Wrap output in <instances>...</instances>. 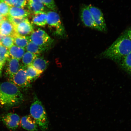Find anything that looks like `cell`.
Instances as JSON below:
<instances>
[{"label": "cell", "mask_w": 131, "mask_h": 131, "mask_svg": "<svg viewBox=\"0 0 131 131\" xmlns=\"http://www.w3.org/2000/svg\"><path fill=\"white\" fill-rule=\"evenodd\" d=\"M131 52V40L125 32L108 48L99 55V58L109 59L119 63L124 57Z\"/></svg>", "instance_id": "6da1fadb"}, {"label": "cell", "mask_w": 131, "mask_h": 131, "mask_svg": "<svg viewBox=\"0 0 131 131\" xmlns=\"http://www.w3.org/2000/svg\"><path fill=\"white\" fill-rule=\"evenodd\" d=\"M23 100V96L19 88L10 82L0 83V104L10 107L19 104Z\"/></svg>", "instance_id": "7a4b0ae2"}, {"label": "cell", "mask_w": 131, "mask_h": 131, "mask_svg": "<svg viewBox=\"0 0 131 131\" xmlns=\"http://www.w3.org/2000/svg\"><path fill=\"white\" fill-rule=\"evenodd\" d=\"M30 113L41 131H47L48 129L49 121L47 113L42 102L35 95L30 107Z\"/></svg>", "instance_id": "3957f363"}, {"label": "cell", "mask_w": 131, "mask_h": 131, "mask_svg": "<svg viewBox=\"0 0 131 131\" xmlns=\"http://www.w3.org/2000/svg\"><path fill=\"white\" fill-rule=\"evenodd\" d=\"M30 41L40 46L49 47L53 40L45 31L40 29L34 31L29 36Z\"/></svg>", "instance_id": "277c9868"}, {"label": "cell", "mask_w": 131, "mask_h": 131, "mask_svg": "<svg viewBox=\"0 0 131 131\" xmlns=\"http://www.w3.org/2000/svg\"><path fill=\"white\" fill-rule=\"evenodd\" d=\"M19 88L27 90L31 86L30 82L28 78L26 68L24 66H20L18 71L10 81Z\"/></svg>", "instance_id": "5b68a950"}, {"label": "cell", "mask_w": 131, "mask_h": 131, "mask_svg": "<svg viewBox=\"0 0 131 131\" xmlns=\"http://www.w3.org/2000/svg\"><path fill=\"white\" fill-rule=\"evenodd\" d=\"M88 6L99 31L106 32L107 27L102 11L99 8L91 5Z\"/></svg>", "instance_id": "8992f818"}, {"label": "cell", "mask_w": 131, "mask_h": 131, "mask_svg": "<svg viewBox=\"0 0 131 131\" xmlns=\"http://www.w3.org/2000/svg\"><path fill=\"white\" fill-rule=\"evenodd\" d=\"M1 121L9 130L15 131L18 127L20 121L18 115L13 113H8L1 117Z\"/></svg>", "instance_id": "52a82bcc"}, {"label": "cell", "mask_w": 131, "mask_h": 131, "mask_svg": "<svg viewBox=\"0 0 131 131\" xmlns=\"http://www.w3.org/2000/svg\"><path fill=\"white\" fill-rule=\"evenodd\" d=\"M80 16L82 22L86 27L99 31L88 6L84 5L81 8Z\"/></svg>", "instance_id": "ba28073f"}, {"label": "cell", "mask_w": 131, "mask_h": 131, "mask_svg": "<svg viewBox=\"0 0 131 131\" xmlns=\"http://www.w3.org/2000/svg\"><path fill=\"white\" fill-rule=\"evenodd\" d=\"M47 14V24L55 28L58 33H61L64 29L59 16L54 11H50Z\"/></svg>", "instance_id": "9c48e42d"}, {"label": "cell", "mask_w": 131, "mask_h": 131, "mask_svg": "<svg viewBox=\"0 0 131 131\" xmlns=\"http://www.w3.org/2000/svg\"><path fill=\"white\" fill-rule=\"evenodd\" d=\"M6 63L5 73L6 76L10 81L18 71L20 68V64L19 60L11 57L8 59Z\"/></svg>", "instance_id": "30bf717a"}, {"label": "cell", "mask_w": 131, "mask_h": 131, "mask_svg": "<svg viewBox=\"0 0 131 131\" xmlns=\"http://www.w3.org/2000/svg\"><path fill=\"white\" fill-rule=\"evenodd\" d=\"M14 27L16 33L21 35L27 36L34 31L33 27L28 19Z\"/></svg>", "instance_id": "8fae6325"}, {"label": "cell", "mask_w": 131, "mask_h": 131, "mask_svg": "<svg viewBox=\"0 0 131 131\" xmlns=\"http://www.w3.org/2000/svg\"><path fill=\"white\" fill-rule=\"evenodd\" d=\"M20 122L21 126L25 130L29 131L38 130V126L35 119L30 115L24 116Z\"/></svg>", "instance_id": "7c38bea8"}, {"label": "cell", "mask_w": 131, "mask_h": 131, "mask_svg": "<svg viewBox=\"0 0 131 131\" xmlns=\"http://www.w3.org/2000/svg\"><path fill=\"white\" fill-rule=\"evenodd\" d=\"M15 33L14 26L7 17H5L0 23V34L4 36H12Z\"/></svg>", "instance_id": "4fadbf2b"}, {"label": "cell", "mask_w": 131, "mask_h": 131, "mask_svg": "<svg viewBox=\"0 0 131 131\" xmlns=\"http://www.w3.org/2000/svg\"><path fill=\"white\" fill-rule=\"evenodd\" d=\"M28 6L29 12L35 14L43 12L45 9L41 0H28Z\"/></svg>", "instance_id": "5bb4252c"}, {"label": "cell", "mask_w": 131, "mask_h": 131, "mask_svg": "<svg viewBox=\"0 0 131 131\" xmlns=\"http://www.w3.org/2000/svg\"><path fill=\"white\" fill-rule=\"evenodd\" d=\"M30 14L29 10L21 8L11 6L10 8L9 16L12 17L27 18Z\"/></svg>", "instance_id": "9a60e30c"}, {"label": "cell", "mask_w": 131, "mask_h": 131, "mask_svg": "<svg viewBox=\"0 0 131 131\" xmlns=\"http://www.w3.org/2000/svg\"><path fill=\"white\" fill-rule=\"evenodd\" d=\"M12 37L14 38V43L15 45L21 48H25L30 41L29 36L21 35L15 33Z\"/></svg>", "instance_id": "2e32d148"}, {"label": "cell", "mask_w": 131, "mask_h": 131, "mask_svg": "<svg viewBox=\"0 0 131 131\" xmlns=\"http://www.w3.org/2000/svg\"><path fill=\"white\" fill-rule=\"evenodd\" d=\"M31 65L38 71L42 73L48 67V62L43 57L38 56L34 60Z\"/></svg>", "instance_id": "e0dca14e"}, {"label": "cell", "mask_w": 131, "mask_h": 131, "mask_svg": "<svg viewBox=\"0 0 131 131\" xmlns=\"http://www.w3.org/2000/svg\"><path fill=\"white\" fill-rule=\"evenodd\" d=\"M9 50V55L11 57L19 60L22 58L25 53L26 49L14 45Z\"/></svg>", "instance_id": "ac0fdd59"}, {"label": "cell", "mask_w": 131, "mask_h": 131, "mask_svg": "<svg viewBox=\"0 0 131 131\" xmlns=\"http://www.w3.org/2000/svg\"><path fill=\"white\" fill-rule=\"evenodd\" d=\"M49 48V47H48L40 46L33 43L30 41L25 49L28 52L36 54L39 55V54L45 51Z\"/></svg>", "instance_id": "d6986e66"}, {"label": "cell", "mask_w": 131, "mask_h": 131, "mask_svg": "<svg viewBox=\"0 0 131 131\" xmlns=\"http://www.w3.org/2000/svg\"><path fill=\"white\" fill-rule=\"evenodd\" d=\"M35 15L32 19L34 24L40 27H44L47 24L46 13L43 12Z\"/></svg>", "instance_id": "ffe728a7"}, {"label": "cell", "mask_w": 131, "mask_h": 131, "mask_svg": "<svg viewBox=\"0 0 131 131\" xmlns=\"http://www.w3.org/2000/svg\"><path fill=\"white\" fill-rule=\"evenodd\" d=\"M26 71L28 78L30 82L35 81L42 73L38 71L32 65L26 68Z\"/></svg>", "instance_id": "44dd1931"}, {"label": "cell", "mask_w": 131, "mask_h": 131, "mask_svg": "<svg viewBox=\"0 0 131 131\" xmlns=\"http://www.w3.org/2000/svg\"><path fill=\"white\" fill-rule=\"evenodd\" d=\"M119 64L122 69L131 76V52L124 57Z\"/></svg>", "instance_id": "7402d4cb"}, {"label": "cell", "mask_w": 131, "mask_h": 131, "mask_svg": "<svg viewBox=\"0 0 131 131\" xmlns=\"http://www.w3.org/2000/svg\"><path fill=\"white\" fill-rule=\"evenodd\" d=\"M39 56V54H36L28 51L26 52L22 58L24 66L26 68L29 66L31 65L34 60Z\"/></svg>", "instance_id": "603a6c76"}, {"label": "cell", "mask_w": 131, "mask_h": 131, "mask_svg": "<svg viewBox=\"0 0 131 131\" xmlns=\"http://www.w3.org/2000/svg\"><path fill=\"white\" fill-rule=\"evenodd\" d=\"M10 57L9 49L2 45L0 46V63L3 66Z\"/></svg>", "instance_id": "cb8c5ba5"}, {"label": "cell", "mask_w": 131, "mask_h": 131, "mask_svg": "<svg viewBox=\"0 0 131 131\" xmlns=\"http://www.w3.org/2000/svg\"><path fill=\"white\" fill-rule=\"evenodd\" d=\"M10 7L3 0H0V14L3 17H6L9 16Z\"/></svg>", "instance_id": "d4e9b609"}, {"label": "cell", "mask_w": 131, "mask_h": 131, "mask_svg": "<svg viewBox=\"0 0 131 131\" xmlns=\"http://www.w3.org/2000/svg\"><path fill=\"white\" fill-rule=\"evenodd\" d=\"M1 42L2 45L9 49L14 44V38L11 36L4 37Z\"/></svg>", "instance_id": "484cf974"}, {"label": "cell", "mask_w": 131, "mask_h": 131, "mask_svg": "<svg viewBox=\"0 0 131 131\" xmlns=\"http://www.w3.org/2000/svg\"><path fill=\"white\" fill-rule=\"evenodd\" d=\"M6 17L10 21L14 27L18 25L27 19V18L12 17L9 16H8Z\"/></svg>", "instance_id": "4316f807"}, {"label": "cell", "mask_w": 131, "mask_h": 131, "mask_svg": "<svg viewBox=\"0 0 131 131\" xmlns=\"http://www.w3.org/2000/svg\"><path fill=\"white\" fill-rule=\"evenodd\" d=\"M43 5L54 11H56L57 7L54 0H41Z\"/></svg>", "instance_id": "83f0119b"}, {"label": "cell", "mask_w": 131, "mask_h": 131, "mask_svg": "<svg viewBox=\"0 0 131 131\" xmlns=\"http://www.w3.org/2000/svg\"><path fill=\"white\" fill-rule=\"evenodd\" d=\"M13 6L24 8L27 4V0H11Z\"/></svg>", "instance_id": "f1b7e54d"}, {"label": "cell", "mask_w": 131, "mask_h": 131, "mask_svg": "<svg viewBox=\"0 0 131 131\" xmlns=\"http://www.w3.org/2000/svg\"><path fill=\"white\" fill-rule=\"evenodd\" d=\"M125 32L127 36L131 40V27L128 29Z\"/></svg>", "instance_id": "f546056e"}, {"label": "cell", "mask_w": 131, "mask_h": 131, "mask_svg": "<svg viewBox=\"0 0 131 131\" xmlns=\"http://www.w3.org/2000/svg\"><path fill=\"white\" fill-rule=\"evenodd\" d=\"M3 1L9 5L10 7L13 6L12 3H11V0H3Z\"/></svg>", "instance_id": "4dcf8cb0"}, {"label": "cell", "mask_w": 131, "mask_h": 131, "mask_svg": "<svg viewBox=\"0 0 131 131\" xmlns=\"http://www.w3.org/2000/svg\"><path fill=\"white\" fill-rule=\"evenodd\" d=\"M3 66L0 63V77L1 76L2 73V70L3 67Z\"/></svg>", "instance_id": "1f68e13d"}, {"label": "cell", "mask_w": 131, "mask_h": 131, "mask_svg": "<svg viewBox=\"0 0 131 131\" xmlns=\"http://www.w3.org/2000/svg\"><path fill=\"white\" fill-rule=\"evenodd\" d=\"M5 17H3V16L1 15V14H0V23L4 19Z\"/></svg>", "instance_id": "d6a6232c"}, {"label": "cell", "mask_w": 131, "mask_h": 131, "mask_svg": "<svg viewBox=\"0 0 131 131\" xmlns=\"http://www.w3.org/2000/svg\"><path fill=\"white\" fill-rule=\"evenodd\" d=\"M1 45H2L1 43V42H0V46H1Z\"/></svg>", "instance_id": "836d02e7"}]
</instances>
